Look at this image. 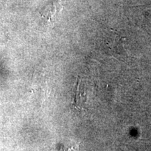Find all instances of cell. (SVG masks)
<instances>
[{
	"mask_svg": "<svg viewBox=\"0 0 151 151\" xmlns=\"http://www.w3.org/2000/svg\"><path fill=\"white\" fill-rule=\"evenodd\" d=\"M55 12L56 9L55 6H48L45 9L44 12L43 13L42 16H43V18H46L48 20H50V18H52V16L55 14Z\"/></svg>",
	"mask_w": 151,
	"mask_h": 151,
	"instance_id": "obj_2",
	"label": "cell"
},
{
	"mask_svg": "<svg viewBox=\"0 0 151 151\" xmlns=\"http://www.w3.org/2000/svg\"><path fill=\"white\" fill-rule=\"evenodd\" d=\"M150 115H151V113H150Z\"/></svg>",
	"mask_w": 151,
	"mask_h": 151,
	"instance_id": "obj_3",
	"label": "cell"
},
{
	"mask_svg": "<svg viewBox=\"0 0 151 151\" xmlns=\"http://www.w3.org/2000/svg\"><path fill=\"white\" fill-rule=\"evenodd\" d=\"M86 95L84 94L83 91H81L79 90L78 81L75 86L74 91V100H73V105L76 109H83L86 103Z\"/></svg>",
	"mask_w": 151,
	"mask_h": 151,
	"instance_id": "obj_1",
	"label": "cell"
}]
</instances>
